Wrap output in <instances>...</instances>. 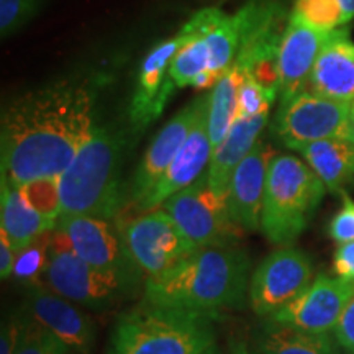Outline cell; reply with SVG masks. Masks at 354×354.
Returning a JSON list of instances; mask_svg holds the SVG:
<instances>
[{"label":"cell","instance_id":"74e56055","mask_svg":"<svg viewBox=\"0 0 354 354\" xmlns=\"http://www.w3.org/2000/svg\"><path fill=\"white\" fill-rule=\"evenodd\" d=\"M232 354H253L248 349V346L245 343H236L232 349Z\"/></svg>","mask_w":354,"mask_h":354},{"label":"cell","instance_id":"f1b7e54d","mask_svg":"<svg viewBox=\"0 0 354 354\" xmlns=\"http://www.w3.org/2000/svg\"><path fill=\"white\" fill-rule=\"evenodd\" d=\"M15 354H71V349L39 323L24 318Z\"/></svg>","mask_w":354,"mask_h":354},{"label":"cell","instance_id":"9a60e30c","mask_svg":"<svg viewBox=\"0 0 354 354\" xmlns=\"http://www.w3.org/2000/svg\"><path fill=\"white\" fill-rule=\"evenodd\" d=\"M330 32L305 24L290 13L279 50V97L286 102L307 91L310 74Z\"/></svg>","mask_w":354,"mask_h":354},{"label":"cell","instance_id":"ab89813d","mask_svg":"<svg viewBox=\"0 0 354 354\" xmlns=\"http://www.w3.org/2000/svg\"><path fill=\"white\" fill-rule=\"evenodd\" d=\"M202 354H220V349L216 348V344H214V346H210L207 351H203Z\"/></svg>","mask_w":354,"mask_h":354},{"label":"cell","instance_id":"f546056e","mask_svg":"<svg viewBox=\"0 0 354 354\" xmlns=\"http://www.w3.org/2000/svg\"><path fill=\"white\" fill-rule=\"evenodd\" d=\"M276 94L266 91L258 81L243 74V81L238 91V115L240 118H253L271 112Z\"/></svg>","mask_w":354,"mask_h":354},{"label":"cell","instance_id":"8992f818","mask_svg":"<svg viewBox=\"0 0 354 354\" xmlns=\"http://www.w3.org/2000/svg\"><path fill=\"white\" fill-rule=\"evenodd\" d=\"M162 209L196 248L234 246L243 230L232 220L227 198L212 189L207 171L194 184L171 196Z\"/></svg>","mask_w":354,"mask_h":354},{"label":"cell","instance_id":"e0dca14e","mask_svg":"<svg viewBox=\"0 0 354 354\" xmlns=\"http://www.w3.org/2000/svg\"><path fill=\"white\" fill-rule=\"evenodd\" d=\"M212 153L214 149H212L209 136V107H207L201 113L192 131L189 133L187 140L180 146L179 153L172 159L165 176L154 185L146 201L136 209L138 214L159 209L171 196L196 183L209 167Z\"/></svg>","mask_w":354,"mask_h":354},{"label":"cell","instance_id":"5bb4252c","mask_svg":"<svg viewBox=\"0 0 354 354\" xmlns=\"http://www.w3.org/2000/svg\"><path fill=\"white\" fill-rule=\"evenodd\" d=\"M227 17L221 8L209 7L197 12L196 15L180 28L184 35V43L172 57L167 71V79L159 100V112L162 113L169 97L174 91L183 87H196L205 76L210 64V51L207 44V35Z\"/></svg>","mask_w":354,"mask_h":354},{"label":"cell","instance_id":"e575fe53","mask_svg":"<svg viewBox=\"0 0 354 354\" xmlns=\"http://www.w3.org/2000/svg\"><path fill=\"white\" fill-rule=\"evenodd\" d=\"M21 326H24V318L19 320H10L3 323L2 335H0V354H15L19 346Z\"/></svg>","mask_w":354,"mask_h":354},{"label":"cell","instance_id":"5b68a950","mask_svg":"<svg viewBox=\"0 0 354 354\" xmlns=\"http://www.w3.org/2000/svg\"><path fill=\"white\" fill-rule=\"evenodd\" d=\"M326 192L307 162L292 154H274L266 177L261 232L272 245L290 246L307 230Z\"/></svg>","mask_w":354,"mask_h":354},{"label":"cell","instance_id":"484cf974","mask_svg":"<svg viewBox=\"0 0 354 354\" xmlns=\"http://www.w3.org/2000/svg\"><path fill=\"white\" fill-rule=\"evenodd\" d=\"M243 32V12L227 15L212 32L207 35V44L210 51V64L207 74L201 79L197 88L207 91L215 86V82L227 73L233 64L240 50Z\"/></svg>","mask_w":354,"mask_h":354},{"label":"cell","instance_id":"d6a6232c","mask_svg":"<svg viewBox=\"0 0 354 354\" xmlns=\"http://www.w3.org/2000/svg\"><path fill=\"white\" fill-rule=\"evenodd\" d=\"M336 343L348 354H354V295L344 308L342 318L335 328Z\"/></svg>","mask_w":354,"mask_h":354},{"label":"cell","instance_id":"cb8c5ba5","mask_svg":"<svg viewBox=\"0 0 354 354\" xmlns=\"http://www.w3.org/2000/svg\"><path fill=\"white\" fill-rule=\"evenodd\" d=\"M258 354H339L330 333H310L269 318L256 336Z\"/></svg>","mask_w":354,"mask_h":354},{"label":"cell","instance_id":"3957f363","mask_svg":"<svg viewBox=\"0 0 354 354\" xmlns=\"http://www.w3.org/2000/svg\"><path fill=\"white\" fill-rule=\"evenodd\" d=\"M122 159L120 136L97 125L71 165L57 177L63 215L117 218L127 203Z\"/></svg>","mask_w":354,"mask_h":354},{"label":"cell","instance_id":"8fae6325","mask_svg":"<svg viewBox=\"0 0 354 354\" xmlns=\"http://www.w3.org/2000/svg\"><path fill=\"white\" fill-rule=\"evenodd\" d=\"M353 295L354 281L318 274L307 290L269 318L310 333H331Z\"/></svg>","mask_w":354,"mask_h":354},{"label":"cell","instance_id":"d590c367","mask_svg":"<svg viewBox=\"0 0 354 354\" xmlns=\"http://www.w3.org/2000/svg\"><path fill=\"white\" fill-rule=\"evenodd\" d=\"M17 256H19V251L13 246L10 238L3 232H0V277L8 279L13 276Z\"/></svg>","mask_w":354,"mask_h":354},{"label":"cell","instance_id":"836d02e7","mask_svg":"<svg viewBox=\"0 0 354 354\" xmlns=\"http://www.w3.org/2000/svg\"><path fill=\"white\" fill-rule=\"evenodd\" d=\"M333 271L336 277L354 281V241L338 245L333 256Z\"/></svg>","mask_w":354,"mask_h":354},{"label":"cell","instance_id":"83f0119b","mask_svg":"<svg viewBox=\"0 0 354 354\" xmlns=\"http://www.w3.org/2000/svg\"><path fill=\"white\" fill-rule=\"evenodd\" d=\"M19 189L25 202L33 210H37L38 214L55 221L59 220V216L63 215L57 177H44V179L30 180V183L20 184Z\"/></svg>","mask_w":354,"mask_h":354},{"label":"cell","instance_id":"f35d334b","mask_svg":"<svg viewBox=\"0 0 354 354\" xmlns=\"http://www.w3.org/2000/svg\"><path fill=\"white\" fill-rule=\"evenodd\" d=\"M348 136L354 140V112H351V120H349V127H348Z\"/></svg>","mask_w":354,"mask_h":354},{"label":"cell","instance_id":"1f68e13d","mask_svg":"<svg viewBox=\"0 0 354 354\" xmlns=\"http://www.w3.org/2000/svg\"><path fill=\"white\" fill-rule=\"evenodd\" d=\"M342 209L330 220L328 234L338 245L354 241V201L349 194L342 196Z\"/></svg>","mask_w":354,"mask_h":354},{"label":"cell","instance_id":"7c38bea8","mask_svg":"<svg viewBox=\"0 0 354 354\" xmlns=\"http://www.w3.org/2000/svg\"><path fill=\"white\" fill-rule=\"evenodd\" d=\"M209 104L210 91L197 97L196 100L190 102L187 107H184L179 113H176L162 127V130L154 136V140L148 146L143 159H141L138 165V169H136L133 183L130 185V201L135 210L146 201V197L151 194L154 185L165 176L172 159L179 153L180 146L187 140L189 133L192 131L198 117H201L203 110L209 107Z\"/></svg>","mask_w":354,"mask_h":354},{"label":"cell","instance_id":"277c9868","mask_svg":"<svg viewBox=\"0 0 354 354\" xmlns=\"http://www.w3.org/2000/svg\"><path fill=\"white\" fill-rule=\"evenodd\" d=\"M214 318L145 302L118 318L110 354H202L215 344Z\"/></svg>","mask_w":354,"mask_h":354},{"label":"cell","instance_id":"8d00e7d4","mask_svg":"<svg viewBox=\"0 0 354 354\" xmlns=\"http://www.w3.org/2000/svg\"><path fill=\"white\" fill-rule=\"evenodd\" d=\"M338 2L343 7V12L346 15L348 21H351L354 19V0H338Z\"/></svg>","mask_w":354,"mask_h":354},{"label":"cell","instance_id":"30bf717a","mask_svg":"<svg viewBox=\"0 0 354 354\" xmlns=\"http://www.w3.org/2000/svg\"><path fill=\"white\" fill-rule=\"evenodd\" d=\"M313 281V264L307 253L282 246L261 261L250 281V304L256 315L274 313L297 299Z\"/></svg>","mask_w":354,"mask_h":354},{"label":"cell","instance_id":"6da1fadb","mask_svg":"<svg viewBox=\"0 0 354 354\" xmlns=\"http://www.w3.org/2000/svg\"><path fill=\"white\" fill-rule=\"evenodd\" d=\"M94 92L82 81H59L26 92L2 112V174L25 184L59 177L97 127Z\"/></svg>","mask_w":354,"mask_h":354},{"label":"cell","instance_id":"ffe728a7","mask_svg":"<svg viewBox=\"0 0 354 354\" xmlns=\"http://www.w3.org/2000/svg\"><path fill=\"white\" fill-rule=\"evenodd\" d=\"M183 43L184 35L179 32L176 37L158 43L141 63L130 104V120L135 130H145L161 115L159 100L167 79V71L172 57L176 56Z\"/></svg>","mask_w":354,"mask_h":354},{"label":"cell","instance_id":"4dcf8cb0","mask_svg":"<svg viewBox=\"0 0 354 354\" xmlns=\"http://www.w3.org/2000/svg\"><path fill=\"white\" fill-rule=\"evenodd\" d=\"M38 0H0V32L2 37L25 24L33 15Z\"/></svg>","mask_w":354,"mask_h":354},{"label":"cell","instance_id":"4fadbf2b","mask_svg":"<svg viewBox=\"0 0 354 354\" xmlns=\"http://www.w3.org/2000/svg\"><path fill=\"white\" fill-rule=\"evenodd\" d=\"M56 228L64 233L71 248L79 258L104 272L125 279L128 259L120 232L115 230L110 220L88 215H61Z\"/></svg>","mask_w":354,"mask_h":354},{"label":"cell","instance_id":"603a6c76","mask_svg":"<svg viewBox=\"0 0 354 354\" xmlns=\"http://www.w3.org/2000/svg\"><path fill=\"white\" fill-rule=\"evenodd\" d=\"M0 205H2V212H0L2 228H0V232H3L10 238L17 251L28 246L33 240H37L39 234L56 228L57 221L46 218L37 210H33L21 197L19 185L12 183L3 174Z\"/></svg>","mask_w":354,"mask_h":354},{"label":"cell","instance_id":"7402d4cb","mask_svg":"<svg viewBox=\"0 0 354 354\" xmlns=\"http://www.w3.org/2000/svg\"><path fill=\"white\" fill-rule=\"evenodd\" d=\"M333 196L354 189V140L348 136L317 141L295 149Z\"/></svg>","mask_w":354,"mask_h":354},{"label":"cell","instance_id":"60d3db41","mask_svg":"<svg viewBox=\"0 0 354 354\" xmlns=\"http://www.w3.org/2000/svg\"><path fill=\"white\" fill-rule=\"evenodd\" d=\"M353 112H354V104H353Z\"/></svg>","mask_w":354,"mask_h":354},{"label":"cell","instance_id":"d4e9b609","mask_svg":"<svg viewBox=\"0 0 354 354\" xmlns=\"http://www.w3.org/2000/svg\"><path fill=\"white\" fill-rule=\"evenodd\" d=\"M243 81V69L233 61L215 86L210 88L209 105V136L212 149H216L228 131L232 130L238 115V91Z\"/></svg>","mask_w":354,"mask_h":354},{"label":"cell","instance_id":"ac0fdd59","mask_svg":"<svg viewBox=\"0 0 354 354\" xmlns=\"http://www.w3.org/2000/svg\"><path fill=\"white\" fill-rule=\"evenodd\" d=\"M271 146L258 141L248 156L233 172L227 194L230 216L234 223L246 232L261 230L266 177L269 162L274 156Z\"/></svg>","mask_w":354,"mask_h":354},{"label":"cell","instance_id":"7a4b0ae2","mask_svg":"<svg viewBox=\"0 0 354 354\" xmlns=\"http://www.w3.org/2000/svg\"><path fill=\"white\" fill-rule=\"evenodd\" d=\"M251 261L234 246L198 248L158 277L146 279L145 302L216 315L241 308L250 295Z\"/></svg>","mask_w":354,"mask_h":354},{"label":"cell","instance_id":"44dd1931","mask_svg":"<svg viewBox=\"0 0 354 354\" xmlns=\"http://www.w3.org/2000/svg\"><path fill=\"white\" fill-rule=\"evenodd\" d=\"M268 120L269 113L258 115L253 118L236 117L232 130L228 131L218 148L214 149L210 165L207 167V177H209L212 189L220 196L227 198L230 180H232L234 169L258 143Z\"/></svg>","mask_w":354,"mask_h":354},{"label":"cell","instance_id":"2e32d148","mask_svg":"<svg viewBox=\"0 0 354 354\" xmlns=\"http://www.w3.org/2000/svg\"><path fill=\"white\" fill-rule=\"evenodd\" d=\"M26 305L33 320L51 331L71 351L87 354L94 346V322L82 313L74 302L55 294L48 287L30 284Z\"/></svg>","mask_w":354,"mask_h":354},{"label":"cell","instance_id":"d6986e66","mask_svg":"<svg viewBox=\"0 0 354 354\" xmlns=\"http://www.w3.org/2000/svg\"><path fill=\"white\" fill-rule=\"evenodd\" d=\"M307 91L342 104H354V41L348 26L330 32L310 74Z\"/></svg>","mask_w":354,"mask_h":354},{"label":"cell","instance_id":"9c48e42d","mask_svg":"<svg viewBox=\"0 0 354 354\" xmlns=\"http://www.w3.org/2000/svg\"><path fill=\"white\" fill-rule=\"evenodd\" d=\"M38 284L74 304L102 308L117 297L122 279L95 269L79 258L64 233L55 228L51 233L50 263Z\"/></svg>","mask_w":354,"mask_h":354},{"label":"cell","instance_id":"ba28073f","mask_svg":"<svg viewBox=\"0 0 354 354\" xmlns=\"http://www.w3.org/2000/svg\"><path fill=\"white\" fill-rule=\"evenodd\" d=\"M351 112L353 105L304 91L279 104L271 130L281 143L295 151L317 141L348 136Z\"/></svg>","mask_w":354,"mask_h":354},{"label":"cell","instance_id":"52a82bcc","mask_svg":"<svg viewBox=\"0 0 354 354\" xmlns=\"http://www.w3.org/2000/svg\"><path fill=\"white\" fill-rule=\"evenodd\" d=\"M118 232L133 268L146 279L161 276L198 250L162 209L123 221L118 225Z\"/></svg>","mask_w":354,"mask_h":354},{"label":"cell","instance_id":"4316f807","mask_svg":"<svg viewBox=\"0 0 354 354\" xmlns=\"http://www.w3.org/2000/svg\"><path fill=\"white\" fill-rule=\"evenodd\" d=\"M53 230L39 234L37 240H33L28 246L19 251L15 268H13V276L19 281H25L28 284H38L43 279V274L46 271L48 263H50Z\"/></svg>","mask_w":354,"mask_h":354}]
</instances>
